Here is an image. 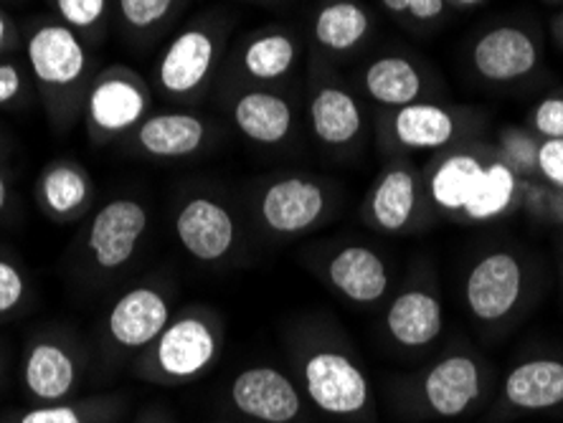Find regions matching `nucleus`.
<instances>
[{"label":"nucleus","mask_w":563,"mask_h":423,"mask_svg":"<svg viewBox=\"0 0 563 423\" xmlns=\"http://www.w3.org/2000/svg\"><path fill=\"white\" fill-rule=\"evenodd\" d=\"M536 163L553 186L563 188V140H545L536 151Z\"/></svg>","instance_id":"473e14b6"},{"label":"nucleus","mask_w":563,"mask_h":423,"mask_svg":"<svg viewBox=\"0 0 563 423\" xmlns=\"http://www.w3.org/2000/svg\"><path fill=\"white\" fill-rule=\"evenodd\" d=\"M503 393L510 405L523 411H543L563 403V363L528 360L508 372Z\"/></svg>","instance_id":"a211bd4d"},{"label":"nucleus","mask_w":563,"mask_h":423,"mask_svg":"<svg viewBox=\"0 0 563 423\" xmlns=\"http://www.w3.org/2000/svg\"><path fill=\"white\" fill-rule=\"evenodd\" d=\"M305 388L320 411L351 416L368 405V378L347 355L322 350L305 363Z\"/></svg>","instance_id":"f257e3e1"},{"label":"nucleus","mask_w":563,"mask_h":423,"mask_svg":"<svg viewBox=\"0 0 563 423\" xmlns=\"http://www.w3.org/2000/svg\"><path fill=\"white\" fill-rule=\"evenodd\" d=\"M371 29L368 13L353 0H335L322 5L314 15V41L330 52H351L366 38Z\"/></svg>","instance_id":"4be33fe9"},{"label":"nucleus","mask_w":563,"mask_h":423,"mask_svg":"<svg viewBox=\"0 0 563 423\" xmlns=\"http://www.w3.org/2000/svg\"><path fill=\"white\" fill-rule=\"evenodd\" d=\"M295 56V41L287 33H264L246 46L244 69L252 79L275 81L292 69Z\"/></svg>","instance_id":"bb28decb"},{"label":"nucleus","mask_w":563,"mask_h":423,"mask_svg":"<svg viewBox=\"0 0 563 423\" xmlns=\"http://www.w3.org/2000/svg\"><path fill=\"white\" fill-rule=\"evenodd\" d=\"M89 196V180L85 170L74 168V165H52L44 172V178L38 182V198L41 205L52 213L66 219V215H74L81 205L87 203Z\"/></svg>","instance_id":"a878e982"},{"label":"nucleus","mask_w":563,"mask_h":423,"mask_svg":"<svg viewBox=\"0 0 563 423\" xmlns=\"http://www.w3.org/2000/svg\"><path fill=\"white\" fill-rule=\"evenodd\" d=\"M64 26L69 29H95L107 11V0H56Z\"/></svg>","instance_id":"c756f323"},{"label":"nucleus","mask_w":563,"mask_h":423,"mask_svg":"<svg viewBox=\"0 0 563 423\" xmlns=\"http://www.w3.org/2000/svg\"><path fill=\"white\" fill-rule=\"evenodd\" d=\"M213 59H217V44L209 33L201 29L184 31L165 48L157 66V81L168 94H190L209 77Z\"/></svg>","instance_id":"9b49d317"},{"label":"nucleus","mask_w":563,"mask_h":423,"mask_svg":"<svg viewBox=\"0 0 563 423\" xmlns=\"http://www.w3.org/2000/svg\"><path fill=\"white\" fill-rule=\"evenodd\" d=\"M407 13L417 21H434L444 13V0H409Z\"/></svg>","instance_id":"c9c22d12"},{"label":"nucleus","mask_w":563,"mask_h":423,"mask_svg":"<svg viewBox=\"0 0 563 423\" xmlns=\"http://www.w3.org/2000/svg\"><path fill=\"white\" fill-rule=\"evenodd\" d=\"M536 130L545 140H563V97H549L536 107Z\"/></svg>","instance_id":"2f4dec72"},{"label":"nucleus","mask_w":563,"mask_h":423,"mask_svg":"<svg viewBox=\"0 0 563 423\" xmlns=\"http://www.w3.org/2000/svg\"><path fill=\"white\" fill-rule=\"evenodd\" d=\"M23 383L41 403H62L77 383V365L56 343H36L23 365Z\"/></svg>","instance_id":"f3484780"},{"label":"nucleus","mask_w":563,"mask_h":423,"mask_svg":"<svg viewBox=\"0 0 563 423\" xmlns=\"http://www.w3.org/2000/svg\"><path fill=\"white\" fill-rule=\"evenodd\" d=\"M5 41H8V21H5V15L0 13V52H3Z\"/></svg>","instance_id":"58836bf2"},{"label":"nucleus","mask_w":563,"mask_h":423,"mask_svg":"<svg viewBox=\"0 0 563 423\" xmlns=\"http://www.w3.org/2000/svg\"><path fill=\"white\" fill-rule=\"evenodd\" d=\"M483 163L472 155H452L439 165L432 178V198L439 209L465 211L483 178Z\"/></svg>","instance_id":"393cba45"},{"label":"nucleus","mask_w":563,"mask_h":423,"mask_svg":"<svg viewBox=\"0 0 563 423\" xmlns=\"http://www.w3.org/2000/svg\"><path fill=\"white\" fill-rule=\"evenodd\" d=\"M312 132L320 143L343 147L353 143L361 132V110L353 94L338 87H322L310 102Z\"/></svg>","instance_id":"aec40b11"},{"label":"nucleus","mask_w":563,"mask_h":423,"mask_svg":"<svg viewBox=\"0 0 563 423\" xmlns=\"http://www.w3.org/2000/svg\"><path fill=\"white\" fill-rule=\"evenodd\" d=\"M137 145L147 155L163 160H178L201 151L206 140V124L188 112L153 114L137 124Z\"/></svg>","instance_id":"2eb2a0df"},{"label":"nucleus","mask_w":563,"mask_h":423,"mask_svg":"<svg viewBox=\"0 0 563 423\" xmlns=\"http://www.w3.org/2000/svg\"><path fill=\"white\" fill-rule=\"evenodd\" d=\"M176 0H118L122 21L135 31H147L161 23Z\"/></svg>","instance_id":"c85d7f7f"},{"label":"nucleus","mask_w":563,"mask_h":423,"mask_svg":"<svg viewBox=\"0 0 563 423\" xmlns=\"http://www.w3.org/2000/svg\"><path fill=\"white\" fill-rule=\"evenodd\" d=\"M170 307L153 287H135L122 294L107 318V327L118 345L128 350L153 345L168 327Z\"/></svg>","instance_id":"6e6552de"},{"label":"nucleus","mask_w":563,"mask_h":423,"mask_svg":"<svg viewBox=\"0 0 563 423\" xmlns=\"http://www.w3.org/2000/svg\"><path fill=\"white\" fill-rule=\"evenodd\" d=\"M176 234L198 261H221L236 242V223L213 198H190L176 215Z\"/></svg>","instance_id":"423d86ee"},{"label":"nucleus","mask_w":563,"mask_h":423,"mask_svg":"<svg viewBox=\"0 0 563 423\" xmlns=\"http://www.w3.org/2000/svg\"><path fill=\"white\" fill-rule=\"evenodd\" d=\"M234 124L256 145H277L292 130V107L272 91H250L234 104Z\"/></svg>","instance_id":"6ab92c4d"},{"label":"nucleus","mask_w":563,"mask_h":423,"mask_svg":"<svg viewBox=\"0 0 563 423\" xmlns=\"http://www.w3.org/2000/svg\"><path fill=\"white\" fill-rule=\"evenodd\" d=\"M457 3H465V5H475V3H479V0H457Z\"/></svg>","instance_id":"ea45409f"},{"label":"nucleus","mask_w":563,"mask_h":423,"mask_svg":"<svg viewBox=\"0 0 563 423\" xmlns=\"http://www.w3.org/2000/svg\"><path fill=\"white\" fill-rule=\"evenodd\" d=\"M26 294V279L8 259H0V314L15 310Z\"/></svg>","instance_id":"7c9ffc66"},{"label":"nucleus","mask_w":563,"mask_h":423,"mask_svg":"<svg viewBox=\"0 0 563 423\" xmlns=\"http://www.w3.org/2000/svg\"><path fill=\"white\" fill-rule=\"evenodd\" d=\"M442 304L434 294L404 292L388 307L386 327L396 343L404 347H424L442 333Z\"/></svg>","instance_id":"dca6fc26"},{"label":"nucleus","mask_w":563,"mask_h":423,"mask_svg":"<svg viewBox=\"0 0 563 423\" xmlns=\"http://www.w3.org/2000/svg\"><path fill=\"white\" fill-rule=\"evenodd\" d=\"M231 401L244 416L262 423H289L300 416L302 401L292 380L269 365L239 372L231 383Z\"/></svg>","instance_id":"7ed1b4c3"},{"label":"nucleus","mask_w":563,"mask_h":423,"mask_svg":"<svg viewBox=\"0 0 563 423\" xmlns=\"http://www.w3.org/2000/svg\"><path fill=\"white\" fill-rule=\"evenodd\" d=\"M523 292V267L508 252H493L472 267L467 277V307L477 320L495 322L512 312Z\"/></svg>","instance_id":"20e7f679"},{"label":"nucleus","mask_w":563,"mask_h":423,"mask_svg":"<svg viewBox=\"0 0 563 423\" xmlns=\"http://www.w3.org/2000/svg\"><path fill=\"white\" fill-rule=\"evenodd\" d=\"M219 339L201 318H180L155 339V365L168 378H194L213 363Z\"/></svg>","instance_id":"0eeeda50"},{"label":"nucleus","mask_w":563,"mask_h":423,"mask_svg":"<svg viewBox=\"0 0 563 423\" xmlns=\"http://www.w3.org/2000/svg\"><path fill=\"white\" fill-rule=\"evenodd\" d=\"M26 59L41 85L66 89L85 77L87 48L74 29L64 23H44L29 36Z\"/></svg>","instance_id":"39448f33"},{"label":"nucleus","mask_w":563,"mask_h":423,"mask_svg":"<svg viewBox=\"0 0 563 423\" xmlns=\"http://www.w3.org/2000/svg\"><path fill=\"white\" fill-rule=\"evenodd\" d=\"M366 91L378 104L407 107L417 102L421 77L409 59L401 56H380L366 69Z\"/></svg>","instance_id":"5701e85b"},{"label":"nucleus","mask_w":563,"mask_h":423,"mask_svg":"<svg viewBox=\"0 0 563 423\" xmlns=\"http://www.w3.org/2000/svg\"><path fill=\"white\" fill-rule=\"evenodd\" d=\"M328 279L345 300L374 304L388 289V271L380 256L368 246H345L328 264Z\"/></svg>","instance_id":"4468645a"},{"label":"nucleus","mask_w":563,"mask_h":423,"mask_svg":"<svg viewBox=\"0 0 563 423\" xmlns=\"http://www.w3.org/2000/svg\"><path fill=\"white\" fill-rule=\"evenodd\" d=\"M145 110L147 97L143 87H137L128 77H120V74H107L89 89V122L104 135H118V132L137 127L140 120L145 118Z\"/></svg>","instance_id":"f8f14e48"},{"label":"nucleus","mask_w":563,"mask_h":423,"mask_svg":"<svg viewBox=\"0 0 563 423\" xmlns=\"http://www.w3.org/2000/svg\"><path fill=\"white\" fill-rule=\"evenodd\" d=\"M394 135L411 151H437L454 137V120L444 107L413 102L399 107L394 118Z\"/></svg>","instance_id":"412c9836"},{"label":"nucleus","mask_w":563,"mask_h":423,"mask_svg":"<svg viewBox=\"0 0 563 423\" xmlns=\"http://www.w3.org/2000/svg\"><path fill=\"white\" fill-rule=\"evenodd\" d=\"M424 398L437 416H462L479 398V365L470 355L439 360L424 378Z\"/></svg>","instance_id":"ddd939ff"},{"label":"nucleus","mask_w":563,"mask_h":423,"mask_svg":"<svg viewBox=\"0 0 563 423\" xmlns=\"http://www.w3.org/2000/svg\"><path fill=\"white\" fill-rule=\"evenodd\" d=\"M147 229V211L132 198H114L95 213L89 223L87 248L99 269H122L135 256Z\"/></svg>","instance_id":"f03ea898"},{"label":"nucleus","mask_w":563,"mask_h":423,"mask_svg":"<svg viewBox=\"0 0 563 423\" xmlns=\"http://www.w3.org/2000/svg\"><path fill=\"white\" fill-rule=\"evenodd\" d=\"M538 52L533 38L516 26H498L487 31L472 48V64L479 77L495 85L523 79L533 71Z\"/></svg>","instance_id":"9d476101"},{"label":"nucleus","mask_w":563,"mask_h":423,"mask_svg":"<svg viewBox=\"0 0 563 423\" xmlns=\"http://www.w3.org/2000/svg\"><path fill=\"white\" fill-rule=\"evenodd\" d=\"M386 5V11L391 13H407L409 11V0H380Z\"/></svg>","instance_id":"e433bc0d"},{"label":"nucleus","mask_w":563,"mask_h":423,"mask_svg":"<svg viewBox=\"0 0 563 423\" xmlns=\"http://www.w3.org/2000/svg\"><path fill=\"white\" fill-rule=\"evenodd\" d=\"M325 211V190L308 178H285L264 190L260 213L277 234H302Z\"/></svg>","instance_id":"1a4fd4ad"},{"label":"nucleus","mask_w":563,"mask_h":423,"mask_svg":"<svg viewBox=\"0 0 563 423\" xmlns=\"http://www.w3.org/2000/svg\"><path fill=\"white\" fill-rule=\"evenodd\" d=\"M413 209H417V182L409 170H391L378 180V186L371 196V213L378 229L396 234L407 229Z\"/></svg>","instance_id":"b1692460"},{"label":"nucleus","mask_w":563,"mask_h":423,"mask_svg":"<svg viewBox=\"0 0 563 423\" xmlns=\"http://www.w3.org/2000/svg\"><path fill=\"white\" fill-rule=\"evenodd\" d=\"M5 203H8V182L3 178V172H0V211L5 209Z\"/></svg>","instance_id":"4c0bfd02"},{"label":"nucleus","mask_w":563,"mask_h":423,"mask_svg":"<svg viewBox=\"0 0 563 423\" xmlns=\"http://www.w3.org/2000/svg\"><path fill=\"white\" fill-rule=\"evenodd\" d=\"M19 423H85V416H81V411L74 409V405L46 403L23 413V419Z\"/></svg>","instance_id":"72a5a7b5"},{"label":"nucleus","mask_w":563,"mask_h":423,"mask_svg":"<svg viewBox=\"0 0 563 423\" xmlns=\"http://www.w3.org/2000/svg\"><path fill=\"white\" fill-rule=\"evenodd\" d=\"M516 196V176L505 163L487 165L479 186L465 205V213L472 221H490L510 209Z\"/></svg>","instance_id":"cd10ccee"},{"label":"nucleus","mask_w":563,"mask_h":423,"mask_svg":"<svg viewBox=\"0 0 563 423\" xmlns=\"http://www.w3.org/2000/svg\"><path fill=\"white\" fill-rule=\"evenodd\" d=\"M23 89L21 69L11 62H0V107L11 104Z\"/></svg>","instance_id":"f704fd0d"}]
</instances>
